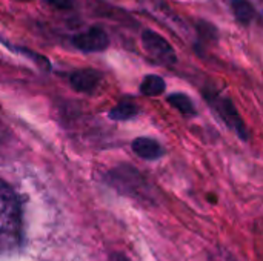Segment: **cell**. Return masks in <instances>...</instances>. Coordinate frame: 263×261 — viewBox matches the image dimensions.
<instances>
[{
  "instance_id": "cell-1",
  "label": "cell",
  "mask_w": 263,
  "mask_h": 261,
  "mask_svg": "<svg viewBox=\"0 0 263 261\" xmlns=\"http://www.w3.org/2000/svg\"><path fill=\"white\" fill-rule=\"evenodd\" d=\"M22 240V208L14 189L0 178V252H9Z\"/></svg>"
},
{
  "instance_id": "cell-2",
  "label": "cell",
  "mask_w": 263,
  "mask_h": 261,
  "mask_svg": "<svg viewBox=\"0 0 263 261\" xmlns=\"http://www.w3.org/2000/svg\"><path fill=\"white\" fill-rule=\"evenodd\" d=\"M203 95L208 102V105L213 108V111L219 115V118L231 129L236 132V135L239 138H242L243 142L248 140L250 132L245 126V122L242 120V117L239 115V111L236 109L233 100L230 97H225L222 94H219L216 89H205Z\"/></svg>"
},
{
  "instance_id": "cell-3",
  "label": "cell",
  "mask_w": 263,
  "mask_h": 261,
  "mask_svg": "<svg viewBox=\"0 0 263 261\" xmlns=\"http://www.w3.org/2000/svg\"><path fill=\"white\" fill-rule=\"evenodd\" d=\"M142 45L146 54L157 63L165 65V66H173L177 63V55L174 52V48L168 43L166 38H163L156 31H151V29L143 31Z\"/></svg>"
},
{
  "instance_id": "cell-4",
  "label": "cell",
  "mask_w": 263,
  "mask_h": 261,
  "mask_svg": "<svg viewBox=\"0 0 263 261\" xmlns=\"http://www.w3.org/2000/svg\"><path fill=\"white\" fill-rule=\"evenodd\" d=\"M109 182L114 188L129 195L142 197L145 194L146 183L143 177L131 166H120L109 172Z\"/></svg>"
},
{
  "instance_id": "cell-5",
  "label": "cell",
  "mask_w": 263,
  "mask_h": 261,
  "mask_svg": "<svg viewBox=\"0 0 263 261\" xmlns=\"http://www.w3.org/2000/svg\"><path fill=\"white\" fill-rule=\"evenodd\" d=\"M71 42H72L74 48H77L83 52H100L109 46L108 34L99 26H92L83 32L76 34Z\"/></svg>"
},
{
  "instance_id": "cell-6",
  "label": "cell",
  "mask_w": 263,
  "mask_h": 261,
  "mask_svg": "<svg viewBox=\"0 0 263 261\" xmlns=\"http://www.w3.org/2000/svg\"><path fill=\"white\" fill-rule=\"evenodd\" d=\"M103 80V75L100 71L97 69H91V68H86V69H79V71H74L71 75H69V83L71 86L79 91V92H83V94H91L94 92L99 85L102 83Z\"/></svg>"
},
{
  "instance_id": "cell-7",
  "label": "cell",
  "mask_w": 263,
  "mask_h": 261,
  "mask_svg": "<svg viewBox=\"0 0 263 261\" xmlns=\"http://www.w3.org/2000/svg\"><path fill=\"white\" fill-rule=\"evenodd\" d=\"M133 151L137 157L143 158V160H159L160 157H163L165 149L162 148V145L149 137H137L133 142Z\"/></svg>"
},
{
  "instance_id": "cell-8",
  "label": "cell",
  "mask_w": 263,
  "mask_h": 261,
  "mask_svg": "<svg viewBox=\"0 0 263 261\" xmlns=\"http://www.w3.org/2000/svg\"><path fill=\"white\" fill-rule=\"evenodd\" d=\"M231 9L236 20L245 26L251 25L257 17V11L250 0H231Z\"/></svg>"
},
{
  "instance_id": "cell-9",
  "label": "cell",
  "mask_w": 263,
  "mask_h": 261,
  "mask_svg": "<svg viewBox=\"0 0 263 261\" xmlns=\"http://www.w3.org/2000/svg\"><path fill=\"white\" fill-rule=\"evenodd\" d=\"M166 89V83L160 75L148 74L140 83V92L146 97H157L162 95Z\"/></svg>"
},
{
  "instance_id": "cell-10",
  "label": "cell",
  "mask_w": 263,
  "mask_h": 261,
  "mask_svg": "<svg viewBox=\"0 0 263 261\" xmlns=\"http://www.w3.org/2000/svg\"><path fill=\"white\" fill-rule=\"evenodd\" d=\"M136 115H139V106L133 102H120L119 105H116L111 111H109V118L116 120V122H125V120H131Z\"/></svg>"
},
{
  "instance_id": "cell-11",
  "label": "cell",
  "mask_w": 263,
  "mask_h": 261,
  "mask_svg": "<svg viewBox=\"0 0 263 261\" xmlns=\"http://www.w3.org/2000/svg\"><path fill=\"white\" fill-rule=\"evenodd\" d=\"M0 42H2V43H3V46H6L8 49H11V51L17 52V54H20V55H25L26 58H31V62H32V63H35V65L40 68V69L51 71L49 60H48L45 55H42V54H37V52H34L32 49H28V48H18V46H14V45H11V43L5 42L2 37H0Z\"/></svg>"
},
{
  "instance_id": "cell-12",
  "label": "cell",
  "mask_w": 263,
  "mask_h": 261,
  "mask_svg": "<svg viewBox=\"0 0 263 261\" xmlns=\"http://www.w3.org/2000/svg\"><path fill=\"white\" fill-rule=\"evenodd\" d=\"M166 102L173 108L180 111L183 115H196V108H194L193 100L186 94H183V92H174V94L168 95Z\"/></svg>"
},
{
  "instance_id": "cell-13",
  "label": "cell",
  "mask_w": 263,
  "mask_h": 261,
  "mask_svg": "<svg viewBox=\"0 0 263 261\" xmlns=\"http://www.w3.org/2000/svg\"><path fill=\"white\" fill-rule=\"evenodd\" d=\"M199 34H200V40H208V42H213L217 38V29L214 25L211 23H206V22H200L199 23Z\"/></svg>"
},
{
  "instance_id": "cell-14",
  "label": "cell",
  "mask_w": 263,
  "mask_h": 261,
  "mask_svg": "<svg viewBox=\"0 0 263 261\" xmlns=\"http://www.w3.org/2000/svg\"><path fill=\"white\" fill-rule=\"evenodd\" d=\"M210 261H237L236 257H233L228 251L217 249L210 255Z\"/></svg>"
},
{
  "instance_id": "cell-15",
  "label": "cell",
  "mask_w": 263,
  "mask_h": 261,
  "mask_svg": "<svg viewBox=\"0 0 263 261\" xmlns=\"http://www.w3.org/2000/svg\"><path fill=\"white\" fill-rule=\"evenodd\" d=\"M48 3L57 9H71L76 5V0H48Z\"/></svg>"
},
{
  "instance_id": "cell-16",
  "label": "cell",
  "mask_w": 263,
  "mask_h": 261,
  "mask_svg": "<svg viewBox=\"0 0 263 261\" xmlns=\"http://www.w3.org/2000/svg\"><path fill=\"white\" fill-rule=\"evenodd\" d=\"M20 2H32V0H20Z\"/></svg>"
}]
</instances>
